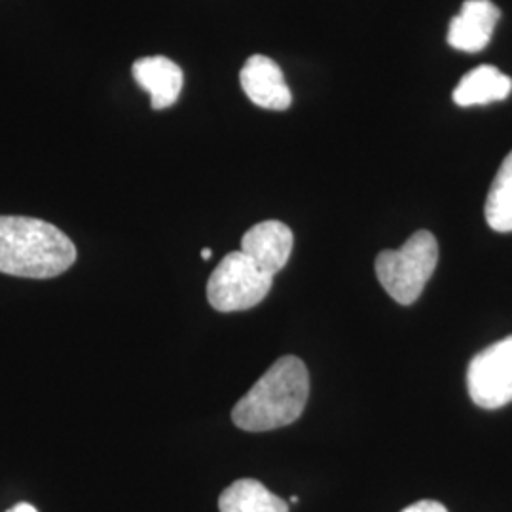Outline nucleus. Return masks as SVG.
<instances>
[{"label":"nucleus","instance_id":"8","mask_svg":"<svg viewBox=\"0 0 512 512\" xmlns=\"http://www.w3.org/2000/svg\"><path fill=\"white\" fill-rule=\"evenodd\" d=\"M501 10L492 0H465L456 18L450 21L448 44L459 52H482L494 35Z\"/></svg>","mask_w":512,"mask_h":512},{"label":"nucleus","instance_id":"16","mask_svg":"<svg viewBox=\"0 0 512 512\" xmlns=\"http://www.w3.org/2000/svg\"><path fill=\"white\" fill-rule=\"evenodd\" d=\"M289 501H291V503H298V497H296V495H293V497H291Z\"/></svg>","mask_w":512,"mask_h":512},{"label":"nucleus","instance_id":"4","mask_svg":"<svg viewBox=\"0 0 512 512\" xmlns=\"http://www.w3.org/2000/svg\"><path fill=\"white\" fill-rule=\"evenodd\" d=\"M272 283L274 275L262 272L249 256L236 251L224 256L209 277L207 300L222 313L251 310L268 296Z\"/></svg>","mask_w":512,"mask_h":512},{"label":"nucleus","instance_id":"7","mask_svg":"<svg viewBox=\"0 0 512 512\" xmlns=\"http://www.w3.org/2000/svg\"><path fill=\"white\" fill-rule=\"evenodd\" d=\"M294 236L291 228L279 220H264L245 232L241 253L249 256L266 274H279L293 253Z\"/></svg>","mask_w":512,"mask_h":512},{"label":"nucleus","instance_id":"14","mask_svg":"<svg viewBox=\"0 0 512 512\" xmlns=\"http://www.w3.org/2000/svg\"><path fill=\"white\" fill-rule=\"evenodd\" d=\"M6 512H38L33 505H29V503H18L16 507H12L10 511Z\"/></svg>","mask_w":512,"mask_h":512},{"label":"nucleus","instance_id":"2","mask_svg":"<svg viewBox=\"0 0 512 512\" xmlns=\"http://www.w3.org/2000/svg\"><path fill=\"white\" fill-rule=\"evenodd\" d=\"M76 260L69 236L46 220L0 217V274L25 279H52Z\"/></svg>","mask_w":512,"mask_h":512},{"label":"nucleus","instance_id":"9","mask_svg":"<svg viewBox=\"0 0 512 512\" xmlns=\"http://www.w3.org/2000/svg\"><path fill=\"white\" fill-rule=\"evenodd\" d=\"M135 82L150 93L152 109L162 110L177 103L183 90V69L164 55L141 57L133 63Z\"/></svg>","mask_w":512,"mask_h":512},{"label":"nucleus","instance_id":"11","mask_svg":"<svg viewBox=\"0 0 512 512\" xmlns=\"http://www.w3.org/2000/svg\"><path fill=\"white\" fill-rule=\"evenodd\" d=\"M220 512H289V503L255 478H241L219 497Z\"/></svg>","mask_w":512,"mask_h":512},{"label":"nucleus","instance_id":"12","mask_svg":"<svg viewBox=\"0 0 512 512\" xmlns=\"http://www.w3.org/2000/svg\"><path fill=\"white\" fill-rule=\"evenodd\" d=\"M484 213L492 230L512 232V150L495 175Z\"/></svg>","mask_w":512,"mask_h":512},{"label":"nucleus","instance_id":"3","mask_svg":"<svg viewBox=\"0 0 512 512\" xmlns=\"http://www.w3.org/2000/svg\"><path fill=\"white\" fill-rule=\"evenodd\" d=\"M439 264L437 238L420 230L397 251H382L374 268L385 293L401 306H410L420 298L427 281Z\"/></svg>","mask_w":512,"mask_h":512},{"label":"nucleus","instance_id":"10","mask_svg":"<svg viewBox=\"0 0 512 512\" xmlns=\"http://www.w3.org/2000/svg\"><path fill=\"white\" fill-rule=\"evenodd\" d=\"M512 92V80L492 65H480L465 74L454 90V101L459 107L488 105L505 101Z\"/></svg>","mask_w":512,"mask_h":512},{"label":"nucleus","instance_id":"6","mask_svg":"<svg viewBox=\"0 0 512 512\" xmlns=\"http://www.w3.org/2000/svg\"><path fill=\"white\" fill-rule=\"evenodd\" d=\"M239 82L245 95L260 109L287 110L293 103V93L281 67L266 55H251L239 73Z\"/></svg>","mask_w":512,"mask_h":512},{"label":"nucleus","instance_id":"1","mask_svg":"<svg viewBox=\"0 0 512 512\" xmlns=\"http://www.w3.org/2000/svg\"><path fill=\"white\" fill-rule=\"evenodd\" d=\"M310 397V374L302 359L285 355L232 410L236 427L251 433L274 431L298 420Z\"/></svg>","mask_w":512,"mask_h":512},{"label":"nucleus","instance_id":"15","mask_svg":"<svg viewBox=\"0 0 512 512\" xmlns=\"http://www.w3.org/2000/svg\"><path fill=\"white\" fill-rule=\"evenodd\" d=\"M211 256H213V251H211V249H202L203 260H209Z\"/></svg>","mask_w":512,"mask_h":512},{"label":"nucleus","instance_id":"13","mask_svg":"<svg viewBox=\"0 0 512 512\" xmlns=\"http://www.w3.org/2000/svg\"><path fill=\"white\" fill-rule=\"evenodd\" d=\"M403 512H448L446 511V507L439 503V501H429V499H425V501H418V503H414V505H410V507H406Z\"/></svg>","mask_w":512,"mask_h":512},{"label":"nucleus","instance_id":"5","mask_svg":"<svg viewBox=\"0 0 512 512\" xmlns=\"http://www.w3.org/2000/svg\"><path fill=\"white\" fill-rule=\"evenodd\" d=\"M467 389L473 403L486 410L512 403V334L473 357Z\"/></svg>","mask_w":512,"mask_h":512}]
</instances>
